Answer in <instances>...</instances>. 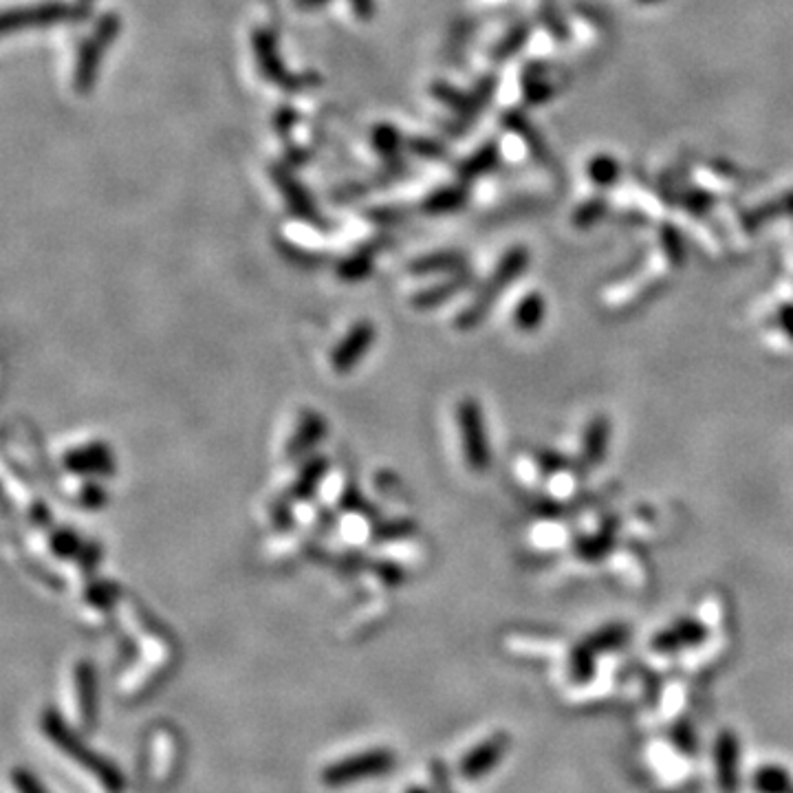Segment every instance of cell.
Returning <instances> with one entry per match:
<instances>
[{
  "label": "cell",
  "mask_w": 793,
  "mask_h": 793,
  "mask_svg": "<svg viewBox=\"0 0 793 793\" xmlns=\"http://www.w3.org/2000/svg\"><path fill=\"white\" fill-rule=\"evenodd\" d=\"M349 7L360 23H373L377 14V0H349Z\"/></svg>",
  "instance_id": "cell-32"
},
{
  "label": "cell",
  "mask_w": 793,
  "mask_h": 793,
  "mask_svg": "<svg viewBox=\"0 0 793 793\" xmlns=\"http://www.w3.org/2000/svg\"><path fill=\"white\" fill-rule=\"evenodd\" d=\"M80 3H84V5H91V7H93L95 0H80Z\"/></svg>",
  "instance_id": "cell-37"
},
{
  "label": "cell",
  "mask_w": 793,
  "mask_h": 793,
  "mask_svg": "<svg viewBox=\"0 0 793 793\" xmlns=\"http://www.w3.org/2000/svg\"><path fill=\"white\" fill-rule=\"evenodd\" d=\"M269 179L274 183L276 190L280 192L282 201H285L289 214L293 219L309 225L315 232H327L329 221L318 208V203L311 197L309 188L293 175V170L289 168L287 161H276V164L269 166Z\"/></svg>",
  "instance_id": "cell-7"
},
{
  "label": "cell",
  "mask_w": 793,
  "mask_h": 793,
  "mask_svg": "<svg viewBox=\"0 0 793 793\" xmlns=\"http://www.w3.org/2000/svg\"><path fill=\"white\" fill-rule=\"evenodd\" d=\"M626 637H628V630L624 626L613 624V626L602 628L600 633H595L586 644H589L595 653H604V650L622 646L626 642Z\"/></svg>",
  "instance_id": "cell-28"
},
{
  "label": "cell",
  "mask_w": 793,
  "mask_h": 793,
  "mask_svg": "<svg viewBox=\"0 0 793 793\" xmlns=\"http://www.w3.org/2000/svg\"><path fill=\"white\" fill-rule=\"evenodd\" d=\"M91 14L93 7L80 3V0H42L36 5L7 9L0 18V31H3V36H12L29 29L82 25L91 18Z\"/></svg>",
  "instance_id": "cell-2"
},
{
  "label": "cell",
  "mask_w": 793,
  "mask_h": 793,
  "mask_svg": "<svg viewBox=\"0 0 793 793\" xmlns=\"http://www.w3.org/2000/svg\"><path fill=\"white\" fill-rule=\"evenodd\" d=\"M375 342V327L371 322H357L351 331L346 333V338L335 346L331 353V368L333 373H351V368H355L364 360L366 351L371 349Z\"/></svg>",
  "instance_id": "cell-12"
},
{
  "label": "cell",
  "mask_w": 793,
  "mask_h": 793,
  "mask_svg": "<svg viewBox=\"0 0 793 793\" xmlns=\"http://www.w3.org/2000/svg\"><path fill=\"white\" fill-rule=\"evenodd\" d=\"M406 152L410 157L426 159V161H445L448 150L437 139L430 137H406Z\"/></svg>",
  "instance_id": "cell-25"
},
{
  "label": "cell",
  "mask_w": 793,
  "mask_h": 793,
  "mask_svg": "<svg viewBox=\"0 0 793 793\" xmlns=\"http://www.w3.org/2000/svg\"><path fill=\"white\" fill-rule=\"evenodd\" d=\"M64 465L75 474H108L113 470V456L100 443L84 445L64 456Z\"/></svg>",
  "instance_id": "cell-15"
},
{
  "label": "cell",
  "mask_w": 793,
  "mask_h": 793,
  "mask_svg": "<svg viewBox=\"0 0 793 793\" xmlns=\"http://www.w3.org/2000/svg\"><path fill=\"white\" fill-rule=\"evenodd\" d=\"M780 327L785 329L787 338L793 342V304L780 311Z\"/></svg>",
  "instance_id": "cell-35"
},
{
  "label": "cell",
  "mask_w": 793,
  "mask_h": 793,
  "mask_svg": "<svg viewBox=\"0 0 793 793\" xmlns=\"http://www.w3.org/2000/svg\"><path fill=\"white\" fill-rule=\"evenodd\" d=\"M597 166H600V170H597V172L593 170V175H595L593 179L595 181H611L613 179L611 177V175H615V164H613V161L600 159V161H597Z\"/></svg>",
  "instance_id": "cell-34"
},
{
  "label": "cell",
  "mask_w": 793,
  "mask_h": 793,
  "mask_svg": "<svg viewBox=\"0 0 793 793\" xmlns=\"http://www.w3.org/2000/svg\"><path fill=\"white\" fill-rule=\"evenodd\" d=\"M397 767V754L393 749L375 747L366 749V752L346 756L342 760L327 765L322 769L320 780L324 787L329 789H342L357 785V782L382 778L390 774Z\"/></svg>",
  "instance_id": "cell-5"
},
{
  "label": "cell",
  "mask_w": 793,
  "mask_h": 793,
  "mask_svg": "<svg viewBox=\"0 0 793 793\" xmlns=\"http://www.w3.org/2000/svg\"><path fill=\"white\" fill-rule=\"evenodd\" d=\"M252 51L258 75L267 84L276 86L278 91L296 95L309 89V86L318 84V78H313V75H296L287 67L280 56L278 38L269 27H256L252 31Z\"/></svg>",
  "instance_id": "cell-4"
},
{
  "label": "cell",
  "mask_w": 793,
  "mask_h": 793,
  "mask_svg": "<svg viewBox=\"0 0 793 793\" xmlns=\"http://www.w3.org/2000/svg\"><path fill=\"white\" fill-rule=\"evenodd\" d=\"M496 157H498V150L494 144H485L481 150H476L470 159H465L463 164L456 168L459 172L461 181H470L485 175V172H490L496 164Z\"/></svg>",
  "instance_id": "cell-23"
},
{
  "label": "cell",
  "mask_w": 793,
  "mask_h": 793,
  "mask_svg": "<svg viewBox=\"0 0 793 793\" xmlns=\"http://www.w3.org/2000/svg\"><path fill=\"white\" fill-rule=\"evenodd\" d=\"M714 771L721 793H738L741 789V741L732 730H723L716 736Z\"/></svg>",
  "instance_id": "cell-11"
},
{
  "label": "cell",
  "mask_w": 793,
  "mask_h": 793,
  "mask_svg": "<svg viewBox=\"0 0 793 793\" xmlns=\"http://www.w3.org/2000/svg\"><path fill=\"white\" fill-rule=\"evenodd\" d=\"M73 688L75 703H78L80 719L86 730H93L97 723V705H100V694H97V672L91 661H78L73 668Z\"/></svg>",
  "instance_id": "cell-13"
},
{
  "label": "cell",
  "mask_w": 793,
  "mask_h": 793,
  "mask_svg": "<svg viewBox=\"0 0 793 793\" xmlns=\"http://www.w3.org/2000/svg\"><path fill=\"white\" fill-rule=\"evenodd\" d=\"M456 426L461 432V448L465 463L472 472H485L490 467L492 454L490 443H487L485 419L481 404L476 399H463L456 406Z\"/></svg>",
  "instance_id": "cell-8"
},
{
  "label": "cell",
  "mask_w": 793,
  "mask_h": 793,
  "mask_svg": "<svg viewBox=\"0 0 793 793\" xmlns=\"http://www.w3.org/2000/svg\"><path fill=\"white\" fill-rule=\"evenodd\" d=\"M293 9H298V12H320L327 5H331V0H291Z\"/></svg>",
  "instance_id": "cell-33"
},
{
  "label": "cell",
  "mask_w": 793,
  "mask_h": 793,
  "mask_svg": "<svg viewBox=\"0 0 793 793\" xmlns=\"http://www.w3.org/2000/svg\"><path fill=\"white\" fill-rule=\"evenodd\" d=\"M595 650L589 644H580L571 655V677L573 681L584 683L593 677L595 672Z\"/></svg>",
  "instance_id": "cell-26"
},
{
  "label": "cell",
  "mask_w": 793,
  "mask_h": 793,
  "mask_svg": "<svg viewBox=\"0 0 793 793\" xmlns=\"http://www.w3.org/2000/svg\"><path fill=\"white\" fill-rule=\"evenodd\" d=\"M371 146L377 152V157L382 159V175L390 186L406 179V137L401 135V130L395 124H375L371 130Z\"/></svg>",
  "instance_id": "cell-9"
},
{
  "label": "cell",
  "mask_w": 793,
  "mask_h": 793,
  "mask_svg": "<svg viewBox=\"0 0 793 793\" xmlns=\"http://www.w3.org/2000/svg\"><path fill=\"white\" fill-rule=\"evenodd\" d=\"M364 219L382 227V230H388V227L404 223L408 219V210L406 205H375V208L364 210Z\"/></svg>",
  "instance_id": "cell-24"
},
{
  "label": "cell",
  "mask_w": 793,
  "mask_h": 793,
  "mask_svg": "<svg viewBox=\"0 0 793 793\" xmlns=\"http://www.w3.org/2000/svg\"><path fill=\"white\" fill-rule=\"evenodd\" d=\"M386 245V238L384 236H377L373 241H366L360 247L351 252L349 256H344L335 271H338V276L346 282H357V280H364L368 274H373V267H375V258L377 254L382 252V247Z\"/></svg>",
  "instance_id": "cell-14"
},
{
  "label": "cell",
  "mask_w": 793,
  "mask_h": 793,
  "mask_svg": "<svg viewBox=\"0 0 793 793\" xmlns=\"http://www.w3.org/2000/svg\"><path fill=\"white\" fill-rule=\"evenodd\" d=\"M608 439H611V421L604 415L593 417L589 426L584 430L582 439V459L589 465H597L604 461V454L608 450Z\"/></svg>",
  "instance_id": "cell-17"
},
{
  "label": "cell",
  "mask_w": 793,
  "mask_h": 793,
  "mask_svg": "<svg viewBox=\"0 0 793 793\" xmlns=\"http://www.w3.org/2000/svg\"><path fill=\"white\" fill-rule=\"evenodd\" d=\"M749 782L756 793H793V776L782 765H760Z\"/></svg>",
  "instance_id": "cell-18"
},
{
  "label": "cell",
  "mask_w": 793,
  "mask_h": 793,
  "mask_svg": "<svg viewBox=\"0 0 793 793\" xmlns=\"http://www.w3.org/2000/svg\"><path fill=\"white\" fill-rule=\"evenodd\" d=\"M672 741H675V745L681 749L683 754H697V749H699V743H697V734H694V730H692V725L690 723H679L675 730H672Z\"/></svg>",
  "instance_id": "cell-31"
},
{
  "label": "cell",
  "mask_w": 793,
  "mask_h": 793,
  "mask_svg": "<svg viewBox=\"0 0 793 793\" xmlns=\"http://www.w3.org/2000/svg\"><path fill=\"white\" fill-rule=\"evenodd\" d=\"M545 320V300L540 293H529L514 311V322L520 331H534Z\"/></svg>",
  "instance_id": "cell-22"
},
{
  "label": "cell",
  "mask_w": 793,
  "mask_h": 793,
  "mask_svg": "<svg viewBox=\"0 0 793 793\" xmlns=\"http://www.w3.org/2000/svg\"><path fill=\"white\" fill-rule=\"evenodd\" d=\"M512 747V736L505 732H496L492 736H487L483 743L474 745L470 752H465L459 763V774L467 782L483 780L492 774V771L503 763L505 754Z\"/></svg>",
  "instance_id": "cell-10"
},
{
  "label": "cell",
  "mask_w": 793,
  "mask_h": 793,
  "mask_svg": "<svg viewBox=\"0 0 793 793\" xmlns=\"http://www.w3.org/2000/svg\"><path fill=\"white\" fill-rule=\"evenodd\" d=\"M465 280H467V276H465V274H459V276H454V278L448 280V282H441V285H434V287L423 289V291L415 293V298H412V304H415L417 309H432V307H439L441 302H445L450 296H454L456 291H461V289L465 287Z\"/></svg>",
  "instance_id": "cell-21"
},
{
  "label": "cell",
  "mask_w": 793,
  "mask_h": 793,
  "mask_svg": "<svg viewBox=\"0 0 793 793\" xmlns=\"http://www.w3.org/2000/svg\"><path fill=\"white\" fill-rule=\"evenodd\" d=\"M119 34H122V18L117 12H106L95 20L91 36L80 42L73 67V91L80 97H89L95 91L106 51L115 45Z\"/></svg>",
  "instance_id": "cell-3"
},
{
  "label": "cell",
  "mask_w": 793,
  "mask_h": 793,
  "mask_svg": "<svg viewBox=\"0 0 793 793\" xmlns=\"http://www.w3.org/2000/svg\"><path fill=\"white\" fill-rule=\"evenodd\" d=\"M324 432V421L320 415H315V412H304L302 419H300V426L298 430L291 434L289 439V448H287V456H296L307 452L311 445L322 437Z\"/></svg>",
  "instance_id": "cell-20"
},
{
  "label": "cell",
  "mask_w": 793,
  "mask_h": 793,
  "mask_svg": "<svg viewBox=\"0 0 793 793\" xmlns=\"http://www.w3.org/2000/svg\"><path fill=\"white\" fill-rule=\"evenodd\" d=\"M675 633H677V637H679V642H681V646H699L703 639H705V635H708V630H705L697 619H681V622H677L675 626Z\"/></svg>",
  "instance_id": "cell-29"
},
{
  "label": "cell",
  "mask_w": 793,
  "mask_h": 793,
  "mask_svg": "<svg viewBox=\"0 0 793 793\" xmlns=\"http://www.w3.org/2000/svg\"><path fill=\"white\" fill-rule=\"evenodd\" d=\"M527 260H529V254H527V249H523V247H516L509 254H505V258L501 260V263H498L492 278L485 282V287L481 289L479 296H476V300L459 315V320H456V327L463 329V331L476 327V324H479L485 318L487 311L492 309V304H496L498 296H501V293L509 285H512V282L520 274H523V269L527 267Z\"/></svg>",
  "instance_id": "cell-6"
},
{
  "label": "cell",
  "mask_w": 793,
  "mask_h": 793,
  "mask_svg": "<svg viewBox=\"0 0 793 793\" xmlns=\"http://www.w3.org/2000/svg\"><path fill=\"white\" fill-rule=\"evenodd\" d=\"M271 122H274L276 135L285 141V146H287L293 141V128H296V124L300 122V113L291 104H280Z\"/></svg>",
  "instance_id": "cell-27"
},
{
  "label": "cell",
  "mask_w": 793,
  "mask_h": 793,
  "mask_svg": "<svg viewBox=\"0 0 793 793\" xmlns=\"http://www.w3.org/2000/svg\"><path fill=\"white\" fill-rule=\"evenodd\" d=\"M404 793H432V791L426 789V787H421V785H412V787H408Z\"/></svg>",
  "instance_id": "cell-36"
},
{
  "label": "cell",
  "mask_w": 793,
  "mask_h": 793,
  "mask_svg": "<svg viewBox=\"0 0 793 793\" xmlns=\"http://www.w3.org/2000/svg\"><path fill=\"white\" fill-rule=\"evenodd\" d=\"M467 201V188L463 183H454V186H441L432 190L426 199L421 201L419 210L428 216H443L454 214L461 210Z\"/></svg>",
  "instance_id": "cell-16"
},
{
  "label": "cell",
  "mask_w": 793,
  "mask_h": 793,
  "mask_svg": "<svg viewBox=\"0 0 793 793\" xmlns=\"http://www.w3.org/2000/svg\"><path fill=\"white\" fill-rule=\"evenodd\" d=\"M40 727H42V734L49 738V743L53 747H58L60 752L69 760H73L75 765L82 767L84 771H89V774L97 782H100V785L108 793H126L128 780L124 776V771L119 769L113 760H108L106 756L97 754L95 749L86 745L82 738L67 725V721L62 719V714L58 710L49 708L42 712Z\"/></svg>",
  "instance_id": "cell-1"
},
{
  "label": "cell",
  "mask_w": 793,
  "mask_h": 793,
  "mask_svg": "<svg viewBox=\"0 0 793 793\" xmlns=\"http://www.w3.org/2000/svg\"><path fill=\"white\" fill-rule=\"evenodd\" d=\"M12 785L16 793H51L45 785H42V780L25 767L12 769Z\"/></svg>",
  "instance_id": "cell-30"
},
{
  "label": "cell",
  "mask_w": 793,
  "mask_h": 793,
  "mask_svg": "<svg viewBox=\"0 0 793 793\" xmlns=\"http://www.w3.org/2000/svg\"><path fill=\"white\" fill-rule=\"evenodd\" d=\"M463 258L454 252H434L410 263V271L417 276L430 274H461Z\"/></svg>",
  "instance_id": "cell-19"
}]
</instances>
